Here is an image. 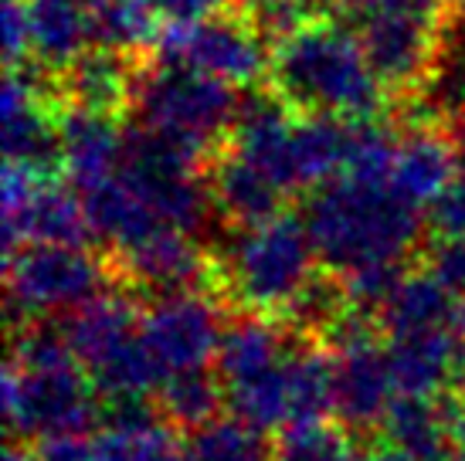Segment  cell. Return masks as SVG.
Here are the masks:
<instances>
[{
  "instance_id": "cell-1",
  "label": "cell",
  "mask_w": 465,
  "mask_h": 461,
  "mask_svg": "<svg viewBox=\"0 0 465 461\" xmlns=\"http://www.w3.org/2000/svg\"><path fill=\"white\" fill-rule=\"evenodd\" d=\"M302 221L320 265L333 275L371 265H404L428 228L421 207L404 201L391 180L353 173H340L310 191Z\"/></svg>"
},
{
  "instance_id": "cell-2",
  "label": "cell",
  "mask_w": 465,
  "mask_h": 461,
  "mask_svg": "<svg viewBox=\"0 0 465 461\" xmlns=\"http://www.w3.org/2000/svg\"><path fill=\"white\" fill-rule=\"evenodd\" d=\"M269 89L296 113L374 119L391 95L353 27L310 17L272 44Z\"/></svg>"
},
{
  "instance_id": "cell-3",
  "label": "cell",
  "mask_w": 465,
  "mask_h": 461,
  "mask_svg": "<svg viewBox=\"0 0 465 461\" xmlns=\"http://www.w3.org/2000/svg\"><path fill=\"white\" fill-rule=\"evenodd\" d=\"M310 228L296 214H275L255 228H232L221 244L218 295L245 312L282 316L296 292L316 275Z\"/></svg>"
},
{
  "instance_id": "cell-4",
  "label": "cell",
  "mask_w": 465,
  "mask_h": 461,
  "mask_svg": "<svg viewBox=\"0 0 465 461\" xmlns=\"http://www.w3.org/2000/svg\"><path fill=\"white\" fill-rule=\"evenodd\" d=\"M238 103L242 95L228 82L160 58L143 62L133 92L136 123L181 146L204 167L224 150Z\"/></svg>"
},
{
  "instance_id": "cell-5",
  "label": "cell",
  "mask_w": 465,
  "mask_h": 461,
  "mask_svg": "<svg viewBox=\"0 0 465 461\" xmlns=\"http://www.w3.org/2000/svg\"><path fill=\"white\" fill-rule=\"evenodd\" d=\"M4 265L14 329L52 312H72L119 285L109 255L103 258L78 244H21L4 255Z\"/></svg>"
},
{
  "instance_id": "cell-6",
  "label": "cell",
  "mask_w": 465,
  "mask_h": 461,
  "mask_svg": "<svg viewBox=\"0 0 465 461\" xmlns=\"http://www.w3.org/2000/svg\"><path fill=\"white\" fill-rule=\"evenodd\" d=\"M4 414L11 437L27 445V441L92 431L103 417V397L78 359L54 367L7 363Z\"/></svg>"
},
{
  "instance_id": "cell-7",
  "label": "cell",
  "mask_w": 465,
  "mask_h": 461,
  "mask_svg": "<svg viewBox=\"0 0 465 461\" xmlns=\"http://www.w3.org/2000/svg\"><path fill=\"white\" fill-rule=\"evenodd\" d=\"M381 336L377 316L350 309L323 343L333 353V414L353 437L381 435V424L398 397L388 346H381Z\"/></svg>"
},
{
  "instance_id": "cell-8",
  "label": "cell",
  "mask_w": 465,
  "mask_h": 461,
  "mask_svg": "<svg viewBox=\"0 0 465 461\" xmlns=\"http://www.w3.org/2000/svg\"><path fill=\"white\" fill-rule=\"evenodd\" d=\"M153 58L187 64L234 89H252L269 78L272 44L232 4L197 21H167L153 44Z\"/></svg>"
},
{
  "instance_id": "cell-9",
  "label": "cell",
  "mask_w": 465,
  "mask_h": 461,
  "mask_svg": "<svg viewBox=\"0 0 465 461\" xmlns=\"http://www.w3.org/2000/svg\"><path fill=\"white\" fill-rule=\"evenodd\" d=\"M350 25L361 38L374 75L394 103L425 89L439 64L445 21L398 7H363Z\"/></svg>"
},
{
  "instance_id": "cell-10",
  "label": "cell",
  "mask_w": 465,
  "mask_h": 461,
  "mask_svg": "<svg viewBox=\"0 0 465 461\" xmlns=\"http://www.w3.org/2000/svg\"><path fill=\"white\" fill-rule=\"evenodd\" d=\"M4 255L21 244H78L95 241L82 193L54 177H38L25 167L4 163Z\"/></svg>"
},
{
  "instance_id": "cell-11",
  "label": "cell",
  "mask_w": 465,
  "mask_h": 461,
  "mask_svg": "<svg viewBox=\"0 0 465 461\" xmlns=\"http://www.w3.org/2000/svg\"><path fill=\"white\" fill-rule=\"evenodd\" d=\"M218 299L221 295L211 289L153 299L150 312L143 316L140 333L163 377L214 363L224 336V312Z\"/></svg>"
},
{
  "instance_id": "cell-12",
  "label": "cell",
  "mask_w": 465,
  "mask_h": 461,
  "mask_svg": "<svg viewBox=\"0 0 465 461\" xmlns=\"http://www.w3.org/2000/svg\"><path fill=\"white\" fill-rule=\"evenodd\" d=\"M116 269L119 285H126L133 295L163 299V295L191 292V289H211L218 292V265L214 255L204 251L197 234L177 228H163L136 241L126 251L109 258Z\"/></svg>"
},
{
  "instance_id": "cell-13",
  "label": "cell",
  "mask_w": 465,
  "mask_h": 461,
  "mask_svg": "<svg viewBox=\"0 0 465 461\" xmlns=\"http://www.w3.org/2000/svg\"><path fill=\"white\" fill-rule=\"evenodd\" d=\"M394 163H391V187L411 201L414 207H431L441 191L452 183L462 167L455 153L452 132L445 123H421V126H401Z\"/></svg>"
},
{
  "instance_id": "cell-14",
  "label": "cell",
  "mask_w": 465,
  "mask_h": 461,
  "mask_svg": "<svg viewBox=\"0 0 465 461\" xmlns=\"http://www.w3.org/2000/svg\"><path fill=\"white\" fill-rule=\"evenodd\" d=\"M140 68L143 62H136V54L92 44L58 72V99L62 105L119 115L123 109H133Z\"/></svg>"
},
{
  "instance_id": "cell-15",
  "label": "cell",
  "mask_w": 465,
  "mask_h": 461,
  "mask_svg": "<svg viewBox=\"0 0 465 461\" xmlns=\"http://www.w3.org/2000/svg\"><path fill=\"white\" fill-rule=\"evenodd\" d=\"M58 129H62V170L75 191H89L119 170L126 150V129H119V115L62 105Z\"/></svg>"
},
{
  "instance_id": "cell-16",
  "label": "cell",
  "mask_w": 465,
  "mask_h": 461,
  "mask_svg": "<svg viewBox=\"0 0 465 461\" xmlns=\"http://www.w3.org/2000/svg\"><path fill=\"white\" fill-rule=\"evenodd\" d=\"M207 183L224 228H255L262 221L282 214L289 197L279 180H272L265 170L228 146L218 150V156L207 163Z\"/></svg>"
},
{
  "instance_id": "cell-17",
  "label": "cell",
  "mask_w": 465,
  "mask_h": 461,
  "mask_svg": "<svg viewBox=\"0 0 465 461\" xmlns=\"http://www.w3.org/2000/svg\"><path fill=\"white\" fill-rule=\"evenodd\" d=\"M455 397L398 394L381 424V441L411 455L414 461H455L459 445L452 431Z\"/></svg>"
},
{
  "instance_id": "cell-18",
  "label": "cell",
  "mask_w": 465,
  "mask_h": 461,
  "mask_svg": "<svg viewBox=\"0 0 465 461\" xmlns=\"http://www.w3.org/2000/svg\"><path fill=\"white\" fill-rule=\"evenodd\" d=\"M27 17L31 58L52 72H62L92 44L85 0H27Z\"/></svg>"
},
{
  "instance_id": "cell-19",
  "label": "cell",
  "mask_w": 465,
  "mask_h": 461,
  "mask_svg": "<svg viewBox=\"0 0 465 461\" xmlns=\"http://www.w3.org/2000/svg\"><path fill=\"white\" fill-rule=\"evenodd\" d=\"M156 407L177 431H194L201 424L221 417V407H228L224 384L218 370L194 367V370L170 373L156 390Z\"/></svg>"
},
{
  "instance_id": "cell-20",
  "label": "cell",
  "mask_w": 465,
  "mask_h": 461,
  "mask_svg": "<svg viewBox=\"0 0 465 461\" xmlns=\"http://www.w3.org/2000/svg\"><path fill=\"white\" fill-rule=\"evenodd\" d=\"M99 461H187V441L163 414L133 424H99Z\"/></svg>"
},
{
  "instance_id": "cell-21",
  "label": "cell",
  "mask_w": 465,
  "mask_h": 461,
  "mask_svg": "<svg viewBox=\"0 0 465 461\" xmlns=\"http://www.w3.org/2000/svg\"><path fill=\"white\" fill-rule=\"evenodd\" d=\"M85 11L92 44L136 54L160 38V11L153 0H85Z\"/></svg>"
},
{
  "instance_id": "cell-22",
  "label": "cell",
  "mask_w": 465,
  "mask_h": 461,
  "mask_svg": "<svg viewBox=\"0 0 465 461\" xmlns=\"http://www.w3.org/2000/svg\"><path fill=\"white\" fill-rule=\"evenodd\" d=\"M275 451L269 431L234 414L187 431V461H275Z\"/></svg>"
},
{
  "instance_id": "cell-23",
  "label": "cell",
  "mask_w": 465,
  "mask_h": 461,
  "mask_svg": "<svg viewBox=\"0 0 465 461\" xmlns=\"http://www.w3.org/2000/svg\"><path fill=\"white\" fill-rule=\"evenodd\" d=\"M353 435L343 427H326V424H312V427H296L279 437V451L275 461H353Z\"/></svg>"
},
{
  "instance_id": "cell-24",
  "label": "cell",
  "mask_w": 465,
  "mask_h": 461,
  "mask_svg": "<svg viewBox=\"0 0 465 461\" xmlns=\"http://www.w3.org/2000/svg\"><path fill=\"white\" fill-rule=\"evenodd\" d=\"M425 271L465 299V238H435V244L425 248Z\"/></svg>"
},
{
  "instance_id": "cell-25",
  "label": "cell",
  "mask_w": 465,
  "mask_h": 461,
  "mask_svg": "<svg viewBox=\"0 0 465 461\" xmlns=\"http://www.w3.org/2000/svg\"><path fill=\"white\" fill-rule=\"evenodd\" d=\"M425 224L435 238H465V173H459L428 207Z\"/></svg>"
},
{
  "instance_id": "cell-26",
  "label": "cell",
  "mask_w": 465,
  "mask_h": 461,
  "mask_svg": "<svg viewBox=\"0 0 465 461\" xmlns=\"http://www.w3.org/2000/svg\"><path fill=\"white\" fill-rule=\"evenodd\" d=\"M0 27H4V62H7V68L31 62V17H27V0H4Z\"/></svg>"
},
{
  "instance_id": "cell-27",
  "label": "cell",
  "mask_w": 465,
  "mask_h": 461,
  "mask_svg": "<svg viewBox=\"0 0 465 461\" xmlns=\"http://www.w3.org/2000/svg\"><path fill=\"white\" fill-rule=\"evenodd\" d=\"M35 461H99L95 455V441H85V435H58L35 441L31 451Z\"/></svg>"
},
{
  "instance_id": "cell-28",
  "label": "cell",
  "mask_w": 465,
  "mask_h": 461,
  "mask_svg": "<svg viewBox=\"0 0 465 461\" xmlns=\"http://www.w3.org/2000/svg\"><path fill=\"white\" fill-rule=\"evenodd\" d=\"M153 4L160 17H167V21H197V17L232 7L234 0H153Z\"/></svg>"
},
{
  "instance_id": "cell-29",
  "label": "cell",
  "mask_w": 465,
  "mask_h": 461,
  "mask_svg": "<svg viewBox=\"0 0 465 461\" xmlns=\"http://www.w3.org/2000/svg\"><path fill=\"white\" fill-rule=\"evenodd\" d=\"M452 431H455V445H459V451H465V394H462V397H455Z\"/></svg>"
},
{
  "instance_id": "cell-30",
  "label": "cell",
  "mask_w": 465,
  "mask_h": 461,
  "mask_svg": "<svg viewBox=\"0 0 465 461\" xmlns=\"http://www.w3.org/2000/svg\"><path fill=\"white\" fill-rule=\"evenodd\" d=\"M363 461H414L411 455H404V451H398V448H391V445H377V448H371L367 451V458Z\"/></svg>"
},
{
  "instance_id": "cell-31",
  "label": "cell",
  "mask_w": 465,
  "mask_h": 461,
  "mask_svg": "<svg viewBox=\"0 0 465 461\" xmlns=\"http://www.w3.org/2000/svg\"><path fill=\"white\" fill-rule=\"evenodd\" d=\"M299 4L306 7L310 17H326V14L336 11V0H299Z\"/></svg>"
},
{
  "instance_id": "cell-32",
  "label": "cell",
  "mask_w": 465,
  "mask_h": 461,
  "mask_svg": "<svg viewBox=\"0 0 465 461\" xmlns=\"http://www.w3.org/2000/svg\"><path fill=\"white\" fill-rule=\"evenodd\" d=\"M4 461H35V458H31V451H27L25 441L11 437V441H7V451H4Z\"/></svg>"
},
{
  "instance_id": "cell-33",
  "label": "cell",
  "mask_w": 465,
  "mask_h": 461,
  "mask_svg": "<svg viewBox=\"0 0 465 461\" xmlns=\"http://www.w3.org/2000/svg\"><path fill=\"white\" fill-rule=\"evenodd\" d=\"M452 44L462 52V58H465V31H462V34H452Z\"/></svg>"
},
{
  "instance_id": "cell-34",
  "label": "cell",
  "mask_w": 465,
  "mask_h": 461,
  "mask_svg": "<svg viewBox=\"0 0 465 461\" xmlns=\"http://www.w3.org/2000/svg\"><path fill=\"white\" fill-rule=\"evenodd\" d=\"M455 461H465V451H459V455H455Z\"/></svg>"
}]
</instances>
